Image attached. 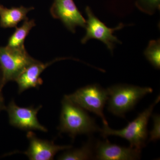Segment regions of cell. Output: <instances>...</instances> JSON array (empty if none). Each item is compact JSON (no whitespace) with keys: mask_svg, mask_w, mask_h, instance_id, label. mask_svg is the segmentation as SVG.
Wrapping results in <instances>:
<instances>
[{"mask_svg":"<svg viewBox=\"0 0 160 160\" xmlns=\"http://www.w3.org/2000/svg\"><path fill=\"white\" fill-rule=\"evenodd\" d=\"M36 61L29 55L26 48L12 49L7 46H0L2 88L8 82L15 81L24 69Z\"/></svg>","mask_w":160,"mask_h":160,"instance_id":"obj_5","label":"cell"},{"mask_svg":"<svg viewBox=\"0 0 160 160\" xmlns=\"http://www.w3.org/2000/svg\"><path fill=\"white\" fill-rule=\"evenodd\" d=\"M26 136L29 141V146L27 150L22 153L30 160H53L58 152L72 148L71 146H58L53 142L41 139L30 131Z\"/></svg>","mask_w":160,"mask_h":160,"instance_id":"obj_9","label":"cell"},{"mask_svg":"<svg viewBox=\"0 0 160 160\" xmlns=\"http://www.w3.org/2000/svg\"><path fill=\"white\" fill-rule=\"evenodd\" d=\"M108 110L112 114L125 117L126 112L134 109L138 102L153 90L150 87L118 84L107 88Z\"/></svg>","mask_w":160,"mask_h":160,"instance_id":"obj_2","label":"cell"},{"mask_svg":"<svg viewBox=\"0 0 160 160\" xmlns=\"http://www.w3.org/2000/svg\"><path fill=\"white\" fill-rule=\"evenodd\" d=\"M94 159L135 160L141 158V150L111 144L109 140L98 141L95 144Z\"/></svg>","mask_w":160,"mask_h":160,"instance_id":"obj_10","label":"cell"},{"mask_svg":"<svg viewBox=\"0 0 160 160\" xmlns=\"http://www.w3.org/2000/svg\"><path fill=\"white\" fill-rule=\"evenodd\" d=\"M64 97L85 110L96 114L102 118L104 125H108L103 113L109 98L107 89L98 84H92L80 88L72 94L66 95Z\"/></svg>","mask_w":160,"mask_h":160,"instance_id":"obj_4","label":"cell"},{"mask_svg":"<svg viewBox=\"0 0 160 160\" xmlns=\"http://www.w3.org/2000/svg\"><path fill=\"white\" fill-rule=\"evenodd\" d=\"M31 106L21 107L18 106L14 101H12L6 108L9 116V123L12 126L25 130H38L46 132L45 126L40 124L37 118L38 112L42 108Z\"/></svg>","mask_w":160,"mask_h":160,"instance_id":"obj_7","label":"cell"},{"mask_svg":"<svg viewBox=\"0 0 160 160\" xmlns=\"http://www.w3.org/2000/svg\"><path fill=\"white\" fill-rule=\"evenodd\" d=\"M147 60L155 68L160 69V40H152L149 42L144 52Z\"/></svg>","mask_w":160,"mask_h":160,"instance_id":"obj_15","label":"cell"},{"mask_svg":"<svg viewBox=\"0 0 160 160\" xmlns=\"http://www.w3.org/2000/svg\"><path fill=\"white\" fill-rule=\"evenodd\" d=\"M34 20H29L27 18L24 20L22 25L16 27L15 31L9 38L7 47L12 49H24V42L30 30L35 26Z\"/></svg>","mask_w":160,"mask_h":160,"instance_id":"obj_13","label":"cell"},{"mask_svg":"<svg viewBox=\"0 0 160 160\" xmlns=\"http://www.w3.org/2000/svg\"><path fill=\"white\" fill-rule=\"evenodd\" d=\"M135 5L141 11L151 15L160 10V0H137Z\"/></svg>","mask_w":160,"mask_h":160,"instance_id":"obj_16","label":"cell"},{"mask_svg":"<svg viewBox=\"0 0 160 160\" xmlns=\"http://www.w3.org/2000/svg\"><path fill=\"white\" fill-rule=\"evenodd\" d=\"M33 7L21 6L7 8L0 5V26L4 28L16 27L19 23L27 19V15Z\"/></svg>","mask_w":160,"mask_h":160,"instance_id":"obj_12","label":"cell"},{"mask_svg":"<svg viewBox=\"0 0 160 160\" xmlns=\"http://www.w3.org/2000/svg\"><path fill=\"white\" fill-rule=\"evenodd\" d=\"M2 86H1V83L0 82V89H2Z\"/></svg>","mask_w":160,"mask_h":160,"instance_id":"obj_19","label":"cell"},{"mask_svg":"<svg viewBox=\"0 0 160 160\" xmlns=\"http://www.w3.org/2000/svg\"><path fill=\"white\" fill-rule=\"evenodd\" d=\"M100 128L85 109L64 98L58 128L61 133H68L73 139L78 135L99 132Z\"/></svg>","mask_w":160,"mask_h":160,"instance_id":"obj_1","label":"cell"},{"mask_svg":"<svg viewBox=\"0 0 160 160\" xmlns=\"http://www.w3.org/2000/svg\"><path fill=\"white\" fill-rule=\"evenodd\" d=\"M160 100V97L159 95L148 108L139 113L136 118L129 122L123 129L115 130L109 128L108 125H104L102 128H100L99 132L104 138L109 136H116L126 139L130 143V147L142 150L146 146L148 137V121L155 106Z\"/></svg>","mask_w":160,"mask_h":160,"instance_id":"obj_3","label":"cell"},{"mask_svg":"<svg viewBox=\"0 0 160 160\" xmlns=\"http://www.w3.org/2000/svg\"><path fill=\"white\" fill-rule=\"evenodd\" d=\"M153 125L152 130L149 132V142H156L160 138V116L159 114L152 115Z\"/></svg>","mask_w":160,"mask_h":160,"instance_id":"obj_17","label":"cell"},{"mask_svg":"<svg viewBox=\"0 0 160 160\" xmlns=\"http://www.w3.org/2000/svg\"><path fill=\"white\" fill-rule=\"evenodd\" d=\"M85 11L88 19L85 27L86 34L81 40V43L86 44L91 39L98 40L104 43L112 53L115 43H122L113 33L115 31L122 29L126 25L121 23L115 28H109L95 16L89 6L86 7Z\"/></svg>","mask_w":160,"mask_h":160,"instance_id":"obj_6","label":"cell"},{"mask_svg":"<svg viewBox=\"0 0 160 160\" xmlns=\"http://www.w3.org/2000/svg\"><path fill=\"white\" fill-rule=\"evenodd\" d=\"M1 91H2V89H0V111L4 108V100H3V98L1 94Z\"/></svg>","mask_w":160,"mask_h":160,"instance_id":"obj_18","label":"cell"},{"mask_svg":"<svg viewBox=\"0 0 160 160\" xmlns=\"http://www.w3.org/2000/svg\"><path fill=\"white\" fill-rule=\"evenodd\" d=\"M95 144L91 138L79 149L69 150L63 152L58 158L61 160H85L94 159Z\"/></svg>","mask_w":160,"mask_h":160,"instance_id":"obj_14","label":"cell"},{"mask_svg":"<svg viewBox=\"0 0 160 160\" xmlns=\"http://www.w3.org/2000/svg\"><path fill=\"white\" fill-rule=\"evenodd\" d=\"M50 12L52 17L61 20L72 33L75 32L78 26L86 27V21L73 0H53Z\"/></svg>","mask_w":160,"mask_h":160,"instance_id":"obj_8","label":"cell"},{"mask_svg":"<svg viewBox=\"0 0 160 160\" xmlns=\"http://www.w3.org/2000/svg\"><path fill=\"white\" fill-rule=\"evenodd\" d=\"M63 59L66 58H58L46 63L37 60L30 64L15 81L18 84V93H22L25 90L31 88H38L43 83V80L40 78L43 72L52 64Z\"/></svg>","mask_w":160,"mask_h":160,"instance_id":"obj_11","label":"cell"}]
</instances>
